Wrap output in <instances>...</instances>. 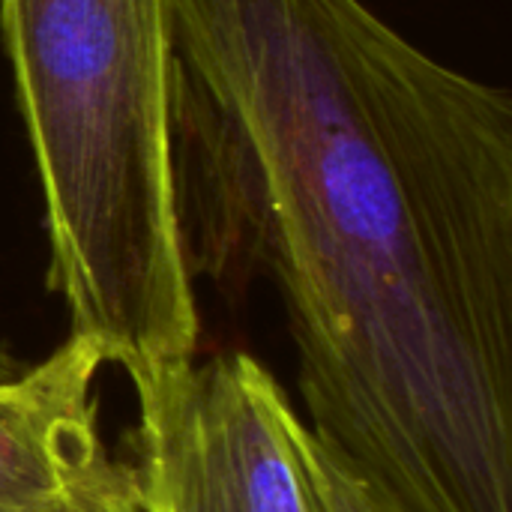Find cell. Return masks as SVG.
<instances>
[{"mask_svg": "<svg viewBox=\"0 0 512 512\" xmlns=\"http://www.w3.org/2000/svg\"><path fill=\"white\" fill-rule=\"evenodd\" d=\"M189 270L270 276L309 429L396 512H512V96L366 0H174Z\"/></svg>", "mask_w": 512, "mask_h": 512, "instance_id": "1", "label": "cell"}, {"mask_svg": "<svg viewBox=\"0 0 512 512\" xmlns=\"http://www.w3.org/2000/svg\"><path fill=\"white\" fill-rule=\"evenodd\" d=\"M69 333L135 393L186 375L201 312L177 189L174 0H0Z\"/></svg>", "mask_w": 512, "mask_h": 512, "instance_id": "2", "label": "cell"}, {"mask_svg": "<svg viewBox=\"0 0 512 512\" xmlns=\"http://www.w3.org/2000/svg\"><path fill=\"white\" fill-rule=\"evenodd\" d=\"M141 498L174 512H321L282 384L246 351L135 393Z\"/></svg>", "mask_w": 512, "mask_h": 512, "instance_id": "3", "label": "cell"}, {"mask_svg": "<svg viewBox=\"0 0 512 512\" xmlns=\"http://www.w3.org/2000/svg\"><path fill=\"white\" fill-rule=\"evenodd\" d=\"M99 348L72 336L0 378V512H144L132 462L99 435Z\"/></svg>", "mask_w": 512, "mask_h": 512, "instance_id": "4", "label": "cell"}, {"mask_svg": "<svg viewBox=\"0 0 512 512\" xmlns=\"http://www.w3.org/2000/svg\"><path fill=\"white\" fill-rule=\"evenodd\" d=\"M300 453L321 512H396L351 459L309 429V423L300 429Z\"/></svg>", "mask_w": 512, "mask_h": 512, "instance_id": "5", "label": "cell"}, {"mask_svg": "<svg viewBox=\"0 0 512 512\" xmlns=\"http://www.w3.org/2000/svg\"><path fill=\"white\" fill-rule=\"evenodd\" d=\"M141 507H144V512H174L171 507H165L159 501H150V498H141Z\"/></svg>", "mask_w": 512, "mask_h": 512, "instance_id": "6", "label": "cell"}]
</instances>
